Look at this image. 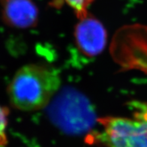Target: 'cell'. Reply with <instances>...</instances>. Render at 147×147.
<instances>
[{
  "label": "cell",
  "instance_id": "6da1fadb",
  "mask_svg": "<svg viewBox=\"0 0 147 147\" xmlns=\"http://www.w3.org/2000/svg\"><path fill=\"white\" fill-rule=\"evenodd\" d=\"M61 78L57 70L39 63L28 64L16 72L8 87L13 107L30 112L46 107L59 91Z\"/></svg>",
  "mask_w": 147,
  "mask_h": 147
},
{
  "label": "cell",
  "instance_id": "7a4b0ae2",
  "mask_svg": "<svg viewBox=\"0 0 147 147\" xmlns=\"http://www.w3.org/2000/svg\"><path fill=\"white\" fill-rule=\"evenodd\" d=\"M133 118L104 117L101 129L90 135L92 143L105 147H147V105L135 104Z\"/></svg>",
  "mask_w": 147,
  "mask_h": 147
},
{
  "label": "cell",
  "instance_id": "3957f363",
  "mask_svg": "<svg viewBox=\"0 0 147 147\" xmlns=\"http://www.w3.org/2000/svg\"><path fill=\"white\" fill-rule=\"evenodd\" d=\"M48 106L51 120L65 131H86L95 122L90 103L75 90L68 89L57 93Z\"/></svg>",
  "mask_w": 147,
  "mask_h": 147
},
{
  "label": "cell",
  "instance_id": "277c9868",
  "mask_svg": "<svg viewBox=\"0 0 147 147\" xmlns=\"http://www.w3.org/2000/svg\"><path fill=\"white\" fill-rule=\"evenodd\" d=\"M74 37L78 48L86 56H98L106 46L107 32L104 26L89 14L80 19L76 25Z\"/></svg>",
  "mask_w": 147,
  "mask_h": 147
},
{
  "label": "cell",
  "instance_id": "5b68a950",
  "mask_svg": "<svg viewBox=\"0 0 147 147\" xmlns=\"http://www.w3.org/2000/svg\"><path fill=\"white\" fill-rule=\"evenodd\" d=\"M2 20L16 29H29L38 23V10L32 0H3Z\"/></svg>",
  "mask_w": 147,
  "mask_h": 147
},
{
  "label": "cell",
  "instance_id": "8992f818",
  "mask_svg": "<svg viewBox=\"0 0 147 147\" xmlns=\"http://www.w3.org/2000/svg\"><path fill=\"white\" fill-rule=\"evenodd\" d=\"M56 3L66 4L73 9L79 19L85 18L87 15L88 8L95 0H56Z\"/></svg>",
  "mask_w": 147,
  "mask_h": 147
},
{
  "label": "cell",
  "instance_id": "52a82bcc",
  "mask_svg": "<svg viewBox=\"0 0 147 147\" xmlns=\"http://www.w3.org/2000/svg\"><path fill=\"white\" fill-rule=\"evenodd\" d=\"M9 111L6 107L0 106V146H4L8 143L6 128L8 125Z\"/></svg>",
  "mask_w": 147,
  "mask_h": 147
}]
</instances>
